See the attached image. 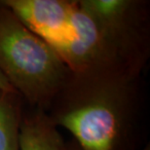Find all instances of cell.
I'll return each instance as SVG.
<instances>
[{"label":"cell","mask_w":150,"mask_h":150,"mask_svg":"<svg viewBox=\"0 0 150 150\" xmlns=\"http://www.w3.org/2000/svg\"><path fill=\"white\" fill-rule=\"evenodd\" d=\"M148 4L74 1L67 33L52 46L71 71L108 70L140 77L150 56Z\"/></svg>","instance_id":"1"},{"label":"cell","mask_w":150,"mask_h":150,"mask_svg":"<svg viewBox=\"0 0 150 150\" xmlns=\"http://www.w3.org/2000/svg\"><path fill=\"white\" fill-rule=\"evenodd\" d=\"M140 77L71 71L47 113L82 150H132L139 124Z\"/></svg>","instance_id":"2"},{"label":"cell","mask_w":150,"mask_h":150,"mask_svg":"<svg viewBox=\"0 0 150 150\" xmlns=\"http://www.w3.org/2000/svg\"><path fill=\"white\" fill-rule=\"evenodd\" d=\"M0 72L21 98L47 112L71 70L52 45L0 3Z\"/></svg>","instance_id":"3"},{"label":"cell","mask_w":150,"mask_h":150,"mask_svg":"<svg viewBox=\"0 0 150 150\" xmlns=\"http://www.w3.org/2000/svg\"><path fill=\"white\" fill-rule=\"evenodd\" d=\"M28 28L51 45L67 33L74 1L70 0H1Z\"/></svg>","instance_id":"4"},{"label":"cell","mask_w":150,"mask_h":150,"mask_svg":"<svg viewBox=\"0 0 150 150\" xmlns=\"http://www.w3.org/2000/svg\"><path fill=\"white\" fill-rule=\"evenodd\" d=\"M19 150H67L59 127L46 111L36 109L23 114L19 133Z\"/></svg>","instance_id":"5"},{"label":"cell","mask_w":150,"mask_h":150,"mask_svg":"<svg viewBox=\"0 0 150 150\" xmlns=\"http://www.w3.org/2000/svg\"><path fill=\"white\" fill-rule=\"evenodd\" d=\"M22 118L20 96L0 90V150H19Z\"/></svg>","instance_id":"6"},{"label":"cell","mask_w":150,"mask_h":150,"mask_svg":"<svg viewBox=\"0 0 150 150\" xmlns=\"http://www.w3.org/2000/svg\"><path fill=\"white\" fill-rule=\"evenodd\" d=\"M0 90H3L5 92H11V93H16L14 91V89L12 88L9 82L6 80V78L3 76V74L0 72Z\"/></svg>","instance_id":"7"},{"label":"cell","mask_w":150,"mask_h":150,"mask_svg":"<svg viewBox=\"0 0 150 150\" xmlns=\"http://www.w3.org/2000/svg\"><path fill=\"white\" fill-rule=\"evenodd\" d=\"M67 150H82L77 145V143L75 142L74 140H71V142L67 143Z\"/></svg>","instance_id":"8"},{"label":"cell","mask_w":150,"mask_h":150,"mask_svg":"<svg viewBox=\"0 0 150 150\" xmlns=\"http://www.w3.org/2000/svg\"><path fill=\"white\" fill-rule=\"evenodd\" d=\"M139 150H150V145H149L148 143H147V144L144 145V146H143V147H142V149H139Z\"/></svg>","instance_id":"9"}]
</instances>
